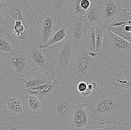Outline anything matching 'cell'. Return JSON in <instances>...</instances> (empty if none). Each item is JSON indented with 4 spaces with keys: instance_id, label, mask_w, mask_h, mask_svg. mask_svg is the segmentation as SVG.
<instances>
[{
    "instance_id": "6da1fadb",
    "label": "cell",
    "mask_w": 131,
    "mask_h": 130,
    "mask_svg": "<svg viewBox=\"0 0 131 130\" xmlns=\"http://www.w3.org/2000/svg\"><path fill=\"white\" fill-rule=\"evenodd\" d=\"M86 103L91 117L100 125L119 124L127 117L130 107L126 98L102 87L88 98Z\"/></svg>"
},
{
    "instance_id": "7a4b0ae2",
    "label": "cell",
    "mask_w": 131,
    "mask_h": 130,
    "mask_svg": "<svg viewBox=\"0 0 131 130\" xmlns=\"http://www.w3.org/2000/svg\"><path fill=\"white\" fill-rule=\"evenodd\" d=\"M44 50L51 70L56 79L62 80L69 76L77 52V46L72 41L67 38Z\"/></svg>"
},
{
    "instance_id": "3957f363",
    "label": "cell",
    "mask_w": 131,
    "mask_h": 130,
    "mask_svg": "<svg viewBox=\"0 0 131 130\" xmlns=\"http://www.w3.org/2000/svg\"><path fill=\"white\" fill-rule=\"evenodd\" d=\"M99 56L101 59L105 60L115 67L129 66L131 60V42L115 34L106 27Z\"/></svg>"
},
{
    "instance_id": "277c9868",
    "label": "cell",
    "mask_w": 131,
    "mask_h": 130,
    "mask_svg": "<svg viewBox=\"0 0 131 130\" xmlns=\"http://www.w3.org/2000/svg\"><path fill=\"white\" fill-rule=\"evenodd\" d=\"M72 96L65 92H56L43 106L40 115L47 122L63 127L70 123L74 107Z\"/></svg>"
},
{
    "instance_id": "5b68a950",
    "label": "cell",
    "mask_w": 131,
    "mask_h": 130,
    "mask_svg": "<svg viewBox=\"0 0 131 130\" xmlns=\"http://www.w3.org/2000/svg\"><path fill=\"white\" fill-rule=\"evenodd\" d=\"M96 79L102 88L122 95L131 102V69L129 66L106 67Z\"/></svg>"
},
{
    "instance_id": "8992f818",
    "label": "cell",
    "mask_w": 131,
    "mask_h": 130,
    "mask_svg": "<svg viewBox=\"0 0 131 130\" xmlns=\"http://www.w3.org/2000/svg\"><path fill=\"white\" fill-rule=\"evenodd\" d=\"M77 48L75 63L70 78L74 80L96 79L104 70L101 65L102 60L99 55L94 57L90 55L89 51L82 45H79Z\"/></svg>"
},
{
    "instance_id": "52a82bcc",
    "label": "cell",
    "mask_w": 131,
    "mask_h": 130,
    "mask_svg": "<svg viewBox=\"0 0 131 130\" xmlns=\"http://www.w3.org/2000/svg\"><path fill=\"white\" fill-rule=\"evenodd\" d=\"M2 25L13 48L25 50L36 41L35 24L20 19H4Z\"/></svg>"
},
{
    "instance_id": "ba28073f",
    "label": "cell",
    "mask_w": 131,
    "mask_h": 130,
    "mask_svg": "<svg viewBox=\"0 0 131 130\" xmlns=\"http://www.w3.org/2000/svg\"><path fill=\"white\" fill-rule=\"evenodd\" d=\"M47 123L41 117L26 112L4 117L0 122V130H49Z\"/></svg>"
},
{
    "instance_id": "9c48e42d",
    "label": "cell",
    "mask_w": 131,
    "mask_h": 130,
    "mask_svg": "<svg viewBox=\"0 0 131 130\" xmlns=\"http://www.w3.org/2000/svg\"><path fill=\"white\" fill-rule=\"evenodd\" d=\"M1 71L8 79L13 80L25 74L29 71L28 60L25 50H18L7 57Z\"/></svg>"
},
{
    "instance_id": "30bf717a",
    "label": "cell",
    "mask_w": 131,
    "mask_h": 130,
    "mask_svg": "<svg viewBox=\"0 0 131 130\" xmlns=\"http://www.w3.org/2000/svg\"><path fill=\"white\" fill-rule=\"evenodd\" d=\"M34 29L36 41L40 46L47 43L56 23L60 21L61 17L50 11L41 9Z\"/></svg>"
},
{
    "instance_id": "8fae6325",
    "label": "cell",
    "mask_w": 131,
    "mask_h": 130,
    "mask_svg": "<svg viewBox=\"0 0 131 130\" xmlns=\"http://www.w3.org/2000/svg\"><path fill=\"white\" fill-rule=\"evenodd\" d=\"M64 23L67 37L70 39L77 46L82 45L90 26L83 17L74 16L68 13Z\"/></svg>"
},
{
    "instance_id": "7c38bea8",
    "label": "cell",
    "mask_w": 131,
    "mask_h": 130,
    "mask_svg": "<svg viewBox=\"0 0 131 130\" xmlns=\"http://www.w3.org/2000/svg\"><path fill=\"white\" fill-rule=\"evenodd\" d=\"M53 72L47 73L38 70H29L17 79L19 89L23 92L25 89L47 83H51L56 80Z\"/></svg>"
},
{
    "instance_id": "4fadbf2b",
    "label": "cell",
    "mask_w": 131,
    "mask_h": 130,
    "mask_svg": "<svg viewBox=\"0 0 131 130\" xmlns=\"http://www.w3.org/2000/svg\"><path fill=\"white\" fill-rule=\"evenodd\" d=\"M25 51L28 60L29 71L34 70L47 73L52 72L45 50L41 48L36 41L28 47Z\"/></svg>"
},
{
    "instance_id": "5bb4252c",
    "label": "cell",
    "mask_w": 131,
    "mask_h": 130,
    "mask_svg": "<svg viewBox=\"0 0 131 130\" xmlns=\"http://www.w3.org/2000/svg\"><path fill=\"white\" fill-rule=\"evenodd\" d=\"M73 130L99 129L95 126L86 103H77L74 108L70 122Z\"/></svg>"
},
{
    "instance_id": "9a60e30c",
    "label": "cell",
    "mask_w": 131,
    "mask_h": 130,
    "mask_svg": "<svg viewBox=\"0 0 131 130\" xmlns=\"http://www.w3.org/2000/svg\"><path fill=\"white\" fill-rule=\"evenodd\" d=\"M97 79L79 80L72 82V90L77 103H85L88 99L101 88Z\"/></svg>"
},
{
    "instance_id": "2e32d148",
    "label": "cell",
    "mask_w": 131,
    "mask_h": 130,
    "mask_svg": "<svg viewBox=\"0 0 131 130\" xmlns=\"http://www.w3.org/2000/svg\"><path fill=\"white\" fill-rule=\"evenodd\" d=\"M123 0H104L101 10V22L106 27L124 9Z\"/></svg>"
},
{
    "instance_id": "e0dca14e",
    "label": "cell",
    "mask_w": 131,
    "mask_h": 130,
    "mask_svg": "<svg viewBox=\"0 0 131 130\" xmlns=\"http://www.w3.org/2000/svg\"><path fill=\"white\" fill-rule=\"evenodd\" d=\"M70 0H38L41 9L50 11L56 15H66L68 13L69 4Z\"/></svg>"
},
{
    "instance_id": "ac0fdd59",
    "label": "cell",
    "mask_w": 131,
    "mask_h": 130,
    "mask_svg": "<svg viewBox=\"0 0 131 130\" xmlns=\"http://www.w3.org/2000/svg\"><path fill=\"white\" fill-rule=\"evenodd\" d=\"M60 83V81L56 79L41 91H30L25 90L22 92L23 94H27L36 97L44 106L50 102L54 93L61 89L59 86Z\"/></svg>"
},
{
    "instance_id": "d6986e66",
    "label": "cell",
    "mask_w": 131,
    "mask_h": 130,
    "mask_svg": "<svg viewBox=\"0 0 131 130\" xmlns=\"http://www.w3.org/2000/svg\"><path fill=\"white\" fill-rule=\"evenodd\" d=\"M90 5L83 16L88 25L101 22V10L104 0H90Z\"/></svg>"
},
{
    "instance_id": "ffe728a7",
    "label": "cell",
    "mask_w": 131,
    "mask_h": 130,
    "mask_svg": "<svg viewBox=\"0 0 131 130\" xmlns=\"http://www.w3.org/2000/svg\"><path fill=\"white\" fill-rule=\"evenodd\" d=\"M3 99L5 103L3 113L8 116H16L24 113L22 101L19 98L8 95Z\"/></svg>"
},
{
    "instance_id": "44dd1931",
    "label": "cell",
    "mask_w": 131,
    "mask_h": 130,
    "mask_svg": "<svg viewBox=\"0 0 131 130\" xmlns=\"http://www.w3.org/2000/svg\"><path fill=\"white\" fill-rule=\"evenodd\" d=\"M22 99L24 112L36 116L40 114L44 105L36 97L24 94Z\"/></svg>"
},
{
    "instance_id": "7402d4cb",
    "label": "cell",
    "mask_w": 131,
    "mask_h": 130,
    "mask_svg": "<svg viewBox=\"0 0 131 130\" xmlns=\"http://www.w3.org/2000/svg\"><path fill=\"white\" fill-rule=\"evenodd\" d=\"M67 34L64 22L58 21L53 29L47 43L40 46L41 48L46 49L47 47L67 38Z\"/></svg>"
},
{
    "instance_id": "603a6c76",
    "label": "cell",
    "mask_w": 131,
    "mask_h": 130,
    "mask_svg": "<svg viewBox=\"0 0 131 130\" xmlns=\"http://www.w3.org/2000/svg\"><path fill=\"white\" fill-rule=\"evenodd\" d=\"M90 5V0H70L68 13L74 16L83 17Z\"/></svg>"
},
{
    "instance_id": "cb8c5ba5",
    "label": "cell",
    "mask_w": 131,
    "mask_h": 130,
    "mask_svg": "<svg viewBox=\"0 0 131 130\" xmlns=\"http://www.w3.org/2000/svg\"><path fill=\"white\" fill-rule=\"evenodd\" d=\"M82 45L88 51L96 52L95 25H91L88 27L87 34Z\"/></svg>"
},
{
    "instance_id": "d4e9b609",
    "label": "cell",
    "mask_w": 131,
    "mask_h": 130,
    "mask_svg": "<svg viewBox=\"0 0 131 130\" xmlns=\"http://www.w3.org/2000/svg\"><path fill=\"white\" fill-rule=\"evenodd\" d=\"M95 26L96 52L99 54L102 49L104 32L106 27L101 22L95 24Z\"/></svg>"
},
{
    "instance_id": "484cf974",
    "label": "cell",
    "mask_w": 131,
    "mask_h": 130,
    "mask_svg": "<svg viewBox=\"0 0 131 130\" xmlns=\"http://www.w3.org/2000/svg\"><path fill=\"white\" fill-rule=\"evenodd\" d=\"M130 12L127 11V9L124 8L115 19L109 24L106 27L119 26L131 23L130 18Z\"/></svg>"
},
{
    "instance_id": "4316f807",
    "label": "cell",
    "mask_w": 131,
    "mask_h": 130,
    "mask_svg": "<svg viewBox=\"0 0 131 130\" xmlns=\"http://www.w3.org/2000/svg\"><path fill=\"white\" fill-rule=\"evenodd\" d=\"M125 24L119 26L106 27L111 32L128 42H131V32L125 29Z\"/></svg>"
},
{
    "instance_id": "83f0119b",
    "label": "cell",
    "mask_w": 131,
    "mask_h": 130,
    "mask_svg": "<svg viewBox=\"0 0 131 130\" xmlns=\"http://www.w3.org/2000/svg\"><path fill=\"white\" fill-rule=\"evenodd\" d=\"M12 48L6 34L3 29H0V51L3 53H12Z\"/></svg>"
},
{
    "instance_id": "f1b7e54d",
    "label": "cell",
    "mask_w": 131,
    "mask_h": 130,
    "mask_svg": "<svg viewBox=\"0 0 131 130\" xmlns=\"http://www.w3.org/2000/svg\"><path fill=\"white\" fill-rule=\"evenodd\" d=\"M6 79L0 70V98L4 93V88Z\"/></svg>"
},
{
    "instance_id": "f546056e",
    "label": "cell",
    "mask_w": 131,
    "mask_h": 130,
    "mask_svg": "<svg viewBox=\"0 0 131 130\" xmlns=\"http://www.w3.org/2000/svg\"><path fill=\"white\" fill-rule=\"evenodd\" d=\"M4 4L5 3L0 2V27L2 25L4 20Z\"/></svg>"
},
{
    "instance_id": "4dcf8cb0",
    "label": "cell",
    "mask_w": 131,
    "mask_h": 130,
    "mask_svg": "<svg viewBox=\"0 0 131 130\" xmlns=\"http://www.w3.org/2000/svg\"><path fill=\"white\" fill-rule=\"evenodd\" d=\"M100 129H105V130H124L123 128V127H118L115 126V125H109L107 126L105 128H101Z\"/></svg>"
},
{
    "instance_id": "1f68e13d",
    "label": "cell",
    "mask_w": 131,
    "mask_h": 130,
    "mask_svg": "<svg viewBox=\"0 0 131 130\" xmlns=\"http://www.w3.org/2000/svg\"><path fill=\"white\" fill-rule=\"evenodd\" d=\"M130 12V15H129V16H130V20L131 21V8L130 10V12Z\"/></svg>"
},
{
    "instance_id": "d6a6232c",
    "label": "cell",
    "mask_w": 131,
    "mask_h": 130,
    "mask_svg": "<svg viewBox=\"0 0 131 130\" xmlns=\"http://www.w3.org/2000/svg\"><path fill=\"white\" fill-rule=\"evenodd\" d=\"M129 67H130V68L131 69V60L130 61V64H129Z\"/></svg>"
},
{
    "instance_id": "836d02e7",
    "label": "cell",
    "mask_w": 131,
    "mask_h": 130,
    "mask_svg": "<svg viewBox=\"0 0 131 130\" xmlns=\"http://www.w3.org/2000/svg\"><path fill=\"white\" fill-rule=\"evenodd\" d=\"M128 2H129V3H130L131 4V0H127Z\"/></svg>"
},
{
    "instance_id": "e575fe53",
    "label": "cell",
    "mask_w": 131,
    "mask_h": 130,
    "mask_svg": "<svg viewBox=\"0 0 131 130\" xmlns=\"http://www.w3.org/2000/svg\"><path fill=\"white\" fill-rule=\"evenodd\" d=\"M2 62V59L1 58V56H0V62Z\"/></svg>"
},
{
    "instance_id": "d590c367",
    "label": "cell",
    "mask_w": 131,
    "mask_h": 130,
    "mask_svg": "<svg viewBox=\"0 0 131 130\" xmlns=\"http://www.w3.org/2000/svg\"><path fill=\"white\" fill-rule=\"evenodd\" d=\"M2 0H0V1H2Z\"/></svg>"
}]
</instances>
